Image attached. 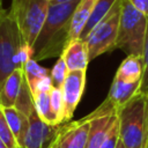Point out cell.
<instances>
[{
	"label": "cell",
	"mask_w": 148,
	"mask_h": 148,
	"mask_svg": "<svg viewBox=\"0 0 148 148\" xmlns=\"http://www.w3.org/2000/svg\"><path fill=\"white\" fill-rule=\"evenodd\" d=\"M79 1L50 3L45 22L32 45L36 61L62 54L71 42V21Z\"/></svg>",
	"instance_id": "6da1fadb"
},
{
	"label": "cell",
	"mask_w": 148,
	"mask_h": 148,
	"mask_svg": "<svg viewBox=\"0 0 148 148\" xmlns=\"http://www.w3.org/2000/svg\"><path fill=\"white\" fill-rule=\"evenodd\" d=\"M148 16L139 12L128 0H123L116 49L127 56L142 57Z\"/></svg>",
	"instance_id": "7a4b0ae2"
},
{
	"label": "cell",
	"mask_w": 148,
	"mask_h": 148,
	"mask_svg": "<svg viewBox=\"0 0 148 148\" xmlns=\"http://www.w3.org/2000/svg\"><path fill=\"white\" fill-rule=\"evenodd\" d=\"M119 138L125 148H143L146 132V94L139 92L117 111Z\"/></svg>",
	"instance_id": "3957f363"
},
{
	"label": "cell",
	"mask_w": 148,
	"mask_h": 148,
	"mask_svg": "<svg viewBox=\"0 0 148 148\" xmlns=\"http://www.w3.org/2000/svg\"><path fill=\"white\" fill-rule=\"evenodd\" d=\"M49 7V0H12L8 13L28 45H34L45 22Z\"/></svg>",
	"instance_id": "277c9868"
},
{
	"label": "cell",
	"mask_w": 148,
	"mask_h": 148,
	"mask_svg": "<svg viewBox=\"0 0 148 148\" xmlns=\"http://www.w3.org/2000/svg\"><path fill=\"white\" fill-rule=\"evenodd\" d=\"M123 0H117L108 15L83 39L88 47L90 61L98 56L116 49Z\"/></svg>",
	"instance_id": "5b68a950"
},
{
	"label": "cell",
	"mask_w": 148,
	"mask_h": 148,
	"mask_svg": "<svg viewBox=\"0 0 148 148\" xmlns=\"http://www.w3.org/2000/svg\"><path fill=\"white\" fill-rule=\"evenodd\" d=\"M25 44L20 29L8 12H0V89L7 77L16 69L15 57Z\"/></svg>",
	"instance_id": "8992f818"
},
{
	"label": "cell",
	"mask_w": 148,
	"mask_h": 148,
	"mask_svg": "<svg viewBox=\"0 0 148 148\" xmlns=\"http://www.w3.org/2000/svg\"><path fill=\"white\" fill-rule=\"evenodd\" d=\"M28 123L22 148H51L61 125L52 126L44 123L35 109L28 116Z\"/></svg>",
	"instance_id": "52a82bcc"
},
{
	"label": "cell",
	"mask_w": 148,
	"mask_h": 148,
	"mask_svg": "<svg viewBox=\"0 0 148 148\" xmlns=\"http://www.w3.org/2000/svg\"><path fill=\"white\" fill-rule=\"evenodd\" d=\"M90 120L89 113L80 120L62 124L51 148H86Z\"/></svg>",
	"instance_id": "ba28073f"
},
{
	"label": "cell",
	"mask_w": 148,
	"mask_h": 148,
	"mask_svg": "<svg viewBox=\"0 0 148 148\" xmlns=\"http://www.w3.org/2000/svg\"><path fill=\"white\" fill-rule=\"evenodd\" d=\"M87 71H72L67 73L65 82L61 87L64 98V124L68 123L81 101L86 87Z\"/></svg>",
	"instance_id": "9c48e42d"
},
{
	"label": "cell",
	"mask_w": 148,
	"mask_h": 148,
	"mask_svg": "<svg viewBox=\"0 0 148 148\" xmlns=\"http://www.w3.org/2000/svg\"><path fill=\"white\" fill-rule=\"evenodd\" d=\"M140 89H141V80L136 81V82L128 83V82L121 81L114 76L106 99L118 111L125 104H127L135 95H138L140 92Z\"/></svg>",
	"instance_id": "30bf717a"
},
{
	"label": "cell",
	"mask_w": 148,
	"mask_h": 148,
	"mask_svg": "<svg viewBox=\"0 0 148 148\" xmlns=\"http://www.w3.org/2000/svg\"><path fill=\"white\" fill-rule=\"evenodd\" d=\"M62 57L68 72L72 71H87L88 64L90 61L89 59V52L86 43L77 38L72 40L64 50Z\"/></svg>",
	"instance_id": "8fae6325"
},
{
	"label": "cell",
	"mask_w": 148,
	"mask_h": 148,
	"mask_svg": "<svg viewBox=\"0 0 148 148\" xmlns=\"http://www.w3.org/2000/svg\"><path fill=\"white\" fill-rule=\"evenodd\" d=\"M24 80L23 68H16L3 82L0 89V105L2 108H13L18 97L22 82Z\"/></svg>",
	"instance_id": "7c38bea8"
},
{
	"label": "cell",
	"mask_w": 148,
	"mask_h": 148,
	"mask_svg": "<svg viewBox=\"0 0 148 148\" xmlns=\"http://www.w3.org/2000/svg\"><path fill=\"white\" fill-rule=\"evenodd\" d=\"M98 0H80L71 21V42L80 38ZM69 42V43H71Z\"/></svg>",
	"instance_id": "4fadbf2b"
},
{
	"label": "cell",
	"mask_w": 148,
	"mask_h": 148,
	"mask_svg": "<svg viewBox=\"0 0 148 148\" xmlns=\"http://www.w3.org/2000/svg\"><path fill=\"white\" fill-rule=\"evenodd\" d=\"M142 73H143L142 57L127 56L119 65L114 76L121 81L132 83L140 81L142 79Z\"/></svg>",
	"instance_id": "5bb4252c"
},
{
	"label": "cell",
	"mask_w": 148,
	"mask_h": 148,
	"mask_svg": "<svg viewBox=\"0 0 148 148\" xmlns=\"http://www.w3.org/2000/svg\"><path fill=\"white\" fill-rule=\"evenodd\" d=\"M2 108V106H1ZM2 111L5 113V117L7 119L8 126L13 133V135L15 136L17 145L20 148H22L23 145V140L28 130V117L24 116L23 113H21L17 109L13 108H2Z\"/></svg>",
	"instance_id": "9a60e30c"
},
{
	"label": "cell",
	"mask_w": 148,
	"mask_h": 148,
	"mask_svg": "<svg viewBox=\"0 0 148 148\" xmlns=\"http://www.w3.org/2000/svg\"><path fill=\"white\" fill-rule=\"evenodd\" d=\"M116 1L117 0H98L97 1L96 6H95L87 24H86V27H84V29H83V31L80 36V39L83 40L88 36V34L108 15V13L111 10V8H112V6L114 5Z\"/></svg>",
	"instance_id": "2e32d148"
},
{
	"label": "cell",
	"mask_w": 148,
	"mask_h": 148,
	"mask_svg": "<svg viewBox=\"0 0 148 148\" xmlns=\"http://www.w3.org/2000/svg\"><path fill=\"white\" fill-rule=\"evenodd\" d=\"M34 98V105L37 114L39 118L52 126H58L56 123V119L53 117L52 110H51V103H50V92H36L32 95Z\"/></svg>",
	"instance_id": "e0dca14e"
},
{
	"label": "cell",
	"mask_w": 148,
	"mask_h": 148,
	"mask_svg": "<svg viewBox=\"0 0 148 148\" xmlns=\"http://www.w3.org/2000/svg\"><path fill=\"white\" fill-rule=\"evenodd\" d=\"M15 109H17L21 113H23L24 116H29L30 112L35 109V105H34V98H32V94H31V90L29 88V84L25 80V76H24V80L22 82V87H21V90H20V94H18V97L16 99V103L14 105Z\"/></svg>",
	"instance_id": "ac0fdd59"
},
{
	"label": "cell",
	"mask_w": 148,
	"mask_h": 148,
	"mask_svg": "<svg viewBox=\"0 0 148 148\" xmlns=\"http://www.w3.org/2000/svg\"><path fill=\"white\" fill-rule=\"evenodd\" d=\"M23 71H24V76H25V80L29 84V88H31L37 80H39L44 76H49L51 74L50 69L38 65V62L35 59H30L24 65Z\"/></svg>",
	"instance_id": "d6986e66"
},
{
	"label": "cell",
	"mask_w": 148,
	"mask_h": 148,
	"mask_svg": "<svg viewBox=\"0 0 148 148\" xmlns=\"http://www.w3.org/2000/svg\"><path fill=\"white\" fill-rule=\"evenodd\" d=\"M50 103H51V110L57 125H62L64 124V98H62L61 89L52 88V90L50 91Z\"/></svg>",
	"instance_id": "ffe728a7"
},
{
	"label": "cell",
	"mask_w": 148,
	"mask_h": 148,
	"mask_svg": "<svg viewBox=\"0 0 148 148\" xmlns=\"http://www.w3.org/2000/svg\"><path fill=\"white\" fill-rule=\"evenodd\" d=\"M67 73H68L67 66H66L62 57H59L57 62L54 64L53 68L51 69V74H50L53 88L61 89V87H62V84L65 82V79L67 76Z\"/></svg>",
	"instance_id": "44dd1931"
},
{
	"label": "cell",
	"mask_w": 148,
	"mask_h": 148,
	"mask_svg": "<svg viewBox=\"0 0 148 148\" xmlns=\"http://www.w3.org/2000/svg\"><path fill=\"white\" fill-rule=\"evenodd\" d=\"M0 138L6 143V146L8 148H20L15 136L13 135V133L8 126V123H7V119L5 117L1 105H0Z\"/></svg>",
	"instance_id": "7402d4cb"
},
{
	"label": "cell",
	"mask_w": 148,
	"mask_h": 148,
	"mask_svg": "<svg viewBox=\"0 0 148 148\" xmlns=\"http://www.w3.org/2000/svg\"><path fill=\"white\" fill-rule=\"evenodd\" d=\"M142 60H143V73H142V79H141L140 92L147 94L148 92V24H147V32H146L145 44H143Z\"/></svg>",
	"instance_id": "603a6c76"
},
{
	"label": "cell",
	"mask_w": 148,
	"mask_h": 148,
	"mask_svg": "<svg viewBox=\"0 0 148 148\" xmlns=\"http://www.w3.org/2000/svg\"><path fill=\"white\" fill-rule=\"evenodd\" d=\"M120 141L119 138V119L116 120V123L113 124V126L111 127V130L109 131L105 140L103 141L101 148H117L118 143Z\"/></svg>",
	"instance_id": "cb8c5ba5"
},
{
	"label": "cell",
	"mask_w": 148,
	"mask_h": 148,
	"mask_svg": "<svg viewBox=\"0 0 148 148\" xmlns=\"http://www.w3.org/2000/svg\"><path fill=\"white\" fill-rule=\"evenodd\" d=\"M139 12L148 16V0H128Z\"/></svg>",
	"instance_id": "d4e9b609"
},
{
	"label": "cell",
	"mask_w": 148,
	"mask_h": 148,
	"mask_svg": "<svg viewBox=\"0 0 148 148\" xmlns=\"http://www.w3.org/2000/svg\"><path fill=\"white\" fill-rule=\"evenodd\" d=\"M146 132H145V141H143V148H148V92L146 94Z\"/></svg>",
	"instance_id": "484cf974"
},
{
	"label": "cell",
	"mask_w": 148,
	"mask_h": 148,
	"mask_svg": "<svg viewBox=\"0 0 148 148\" xmlns=\"http://www.w3.org/2000/svg\"><path fill=\"white\" fill-rule=\"evenodd\" d=\"M50 3H66V2H71V1H75V0H49Z\"/></svg>",
	"instance_id": "4316f807"
},
{
	"label": "cell",
	"mask_w": 148,
	"mask_h": 148,
	"mask_svg": "<svg viewBox=\"0 0 148 148\" xmlns=\"http://www.w3.org/2000/svg\"><path fill=\"white\" fill-rule=\"evenodd\" d=\"M0 148H8V147L6 146V143H5V142L1 140V138H0Z\"/></svg>",
	"instance_id": "83f0119b"
},
{
	"label": "cell",
	"mask_w": 148,
	"mask_h": 148,
	"mask_svg": "<svg viewBox=\"0 0 148 148\" xmlns=\"http://www.w3.org/2000/svg\"><path fill=\"white\" fill-rule=\"evenodd\" d=\"M117 148H125V147H124V146H123V143H121V142L119 141V143H118V146H117Z\"/></svg>",
	"instance_id": "f1b7e54d"
},
{
	"label": "cell",
	"mask_w": 148,
	"mask_h": 148,
	"mask_svg": "<svg viewBox=\"0 0 148 148\" xmlns=\"http://www.w3.org/2000/svg\"><path fill=\"white\" fill-rule=\"evenodd\" d=\"M3 10V7H2V0H0V12Z\"/></svg>",
	"instance_id": "f546056e"
}]
</instances>
